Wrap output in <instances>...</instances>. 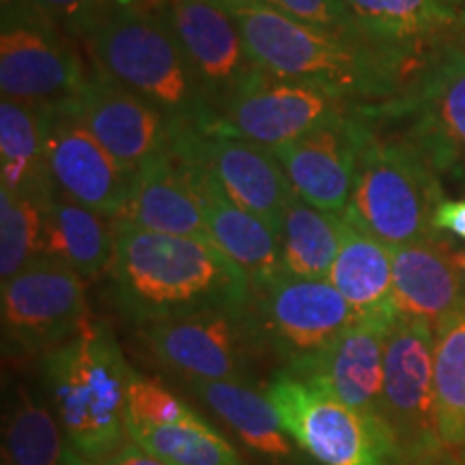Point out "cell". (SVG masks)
<instances>
[{
	"mask_svg": "<svg viewBox=\"0 0 465 465\" xmlns=\"http://www.w3.org/2000/svg\"><path fill=\"white\" fill-rule=\"evenodd\" d=\"M420 465H465L461 455H457L455 450L450 449H444L441 452H438V455L427 459V461L420 463Z\"/></svg>",
	"mask_w": 465,
	"mask_h": 465,
	"instance_id": "obj_38",
	"label": "cell"
},
{
	"mask_svg": "<svg viewBox=\"0 0 465 465\" xmlns=\"http://www.w3.org/2000/svg\"><path fill=\"white\" fill-rule=\"evenodd\" d=\"M45 155L61 194L106 218H119L132 174L116 164L67 102L45 104Z\"/></svg>",
	"mask_w": 465,
	"mask_h": 465,
	"instance_id": "obj_17",
	"label": "cell"
},
{
	"mask_svg": "<svg viewBox=\"0 0 465 465\" xmlns=\"http://www.w3.org/2000/svg\"><path fill=\"white\" fill-rule=\"evenodd\" d=\"M196 411L164 383L130 369L125 388V427L166 424L194 416Z\"/></svg>",
	"mask_w": 465,
	"mask_h": 465,
	"instance_id": "obj_33",
	"label": "cell"
},
{
	"mask_svg": "<svg viewBox=\"0 0 465 465\" xmlns=\"http://www.w3.org/2000/svg\"><path fill=\"white\" fill-rule=\"evenodd\" d=\"M192 168L212 242L242 267L252 289L267 287L282 276V250L276 232L259 216L232 203L212 173L199 164Z\"/></svg>",
	"mask_w": 465,
	"mask_h": 465,
	"instance_id": "obj_23",
	"label": "cell"
},
{
	"mask_svg": "<svg viewBox=\"0 0 465 465\" xmlns=\"http://www.w3.org/2000/svg\"><path fill=\"white\" fill-rule=\"evenodd\" d=\"M444 199L441 174L420 151L366 124L351 196L342 212L347 223L386 248L435 240L444 235L433 224Z\"/></svg>",
	"mask_w": 465,
	"mask_h": 465,
	"instance_id": "obj_5",
	"label": "cell"
},
{
	"mask_svg": "<svg viewBox=\"0 0 465 465\" xmlns=\"http://www.w3.org/2000/svg\"><path fill=\"white\" fill-rule=\"evenodd\" d=\"M80 465H162L155 461L153 457H149L147 452L138 449L134 441H127L124 449H119L113 455L106 459H100V461H83Z\"/></svg>",
	"mask_w": 465,
	"mask_h": 465,
	"instance_id": "obj_37",
	"label": "cell"
},
{
	"mask_svg": "<svg viewBox=\"0 0 465 465\" xmlns=\"http://www.w3.org/2000/svg\"><path fill=\"white\" fill-rule=\"evenodd\" d=\"M263 3L291 17H298L302 22L323 28V31L345 35V37L362 42L353 15L349 14L342 0H263Z\"/></svg>",
	"mask_w": 465,
	"mask_h": 465,
	"instance_id": "obj_35",
	"label": "cell"
},
{
	"mask_svg": "<svg viewBox=\"0 0 465 465\" xmlns=\"http://www.w3.org/2000/svg\"><path fill=\"white\" fill-rule=\"evenodd\" d=\"M388 250L394 302L401 315L422 319L433 330L465 315L463 257L449 235Z\"/></svg>",
	"mask_w": 465,
	"mask_h": 465,
	"instance_id": "obj_20",
	"label": "cell"
},
{
	"mask_svg": "<svg viewBox=\"0 0 465 465\" xmlns=\"http://www.w3.org/2000/svg\"><path fill=\"white\" fill-rule=\"evenodd\" d=\"M356 106L330 116L293 141L272 147L295 194L339 216L351 196L358 153L366 134V121Z\"/></svg>",
	"mask_w": 465,
	"mask_h": 465,
	"instance_id": "obj_18",
	"label": "cell"
},
{
	"mask_svg": "<svg viewBox=\"0 0 465 465\" xmlns=\"http://www.w3.org/2000/svg\"><path fill=\"white\" fill-rule=\"evenodd\" d=\"M196 399L232 429L250 450L284 461L293 455V441L282 429L274 405L254 386L235 381L185 383Z\"/></svg>",
	"mask_w": 465,
	"mask_h": 465,
	"instance_id": "obj_28",
	"label": "cell"
},
{
	"mask_svg": "<svg viewBox=\"0 0 465 465\" xmlns=\"http://www.w3.org/2000/svg\"><path fill=\"white\" fill-rule=\"evenodd\" d=\"M0 3H3V11H7V9L17 7V5L26 3V0H0Z\"/></svg>",
	"mask_w": 465,
	"mask_h": 465,
	"instance_id": "obj_40",
	"label": "cell"
},
{
	"mask_svg": "<svg viewBox=\"0 0 465 465\" xmlns=\"http://www.w3.org/2000/svg\"><path fill=\"white\" fill-rule=\"evenodd\" d=\"M67 104L116 164L130 174L171 143L174 127L171 116L95 65Z\"/></svg>",
	"mask_w": 465,
	"mask_h": 465,
	"instance_id": "obj_16",
	"label": "cell"
},
{
	"mask_svg": "<svg viewBox=\"0 0 465 465\" xmlns=\"http://www.w3.org/2000/svg\"><path fill=\"white\" fill-rule=\"evenodd\" d=\"M61 422L25 381L11 383L3 416V465H80Z\"/></svg>",
	"mask_w": 465,
	"mask_h": 465,
	"instance_id": "obj_26",
	"label": "cell"
},
{
	"mask_svg": "<svg viewBox=\"0 0 465 465\" xmlns=\"http://www.w3.org/2000/svg\"><path fill=\"white\" fill-rule=\"evenodd\" d=\"M39 14L74 37L84 39L113 11L119 0H28Z\"/></svg>",
	"mask_w": 465,
	"mask_h": 465,
	"instance_id": "obj_34",
	"label": "cell"
},
{
	"mask_svg": "<svg viewBox=\"0 0 465 465\" xmlns=\"http://www.w3.org/2000/svg\"><path fill=\"white\" fill-rule=\"evenodd\" d=\"M265 397L291 441L319 465H407L383 418L342 403L325 388L281 369L265 383Z\"/></svg>",
	"mask_w": 465,
	"mask_h": 465,
	"instance_id": "obj_7",
	"label": "cell"
},
{
	"mask_svg": "<svg viewBox=\"0 0 465 465\" xmlns=\"http://www.w3.org/2000/svg\"><path fill=\"white\" fill-rule=\"evenodd\" d=\"M124 3H132V0H124Z\"/></svg>",
	"mask_w": 465,
	"mask_h": 465,
	"instance_id": "obj_43",
	"label": "cell"
},
{
	"mask_svg": "<svg viewBox=\"0 0 465 465\" xmlns=\"http://www.w3.org/2000/svg\"><path fill=\"white\" fill-rule=\"evenodd\" d=\"M341 223L339 213L323 212L293 192L281 229L284 274L328 281L341 246Z\"/></svg>",
	"mask_w": 465,
	"mask_h": 465,
	"instance_id": "obj_29",
	"label": "cell"
},
{
	"mask_svg": "<svg viewBox=\"0 0 465 465\" xmlns=\"http://www.w3.org/2000/svg\"><path fill=\"white\" fill-rule=\"evenodd\" d=\"M207 108L216 110L259 72L223 0H162Z\"/></svg>",
	"mask_w": 465,
	"mask_h": 465,
	"instance_id": "obj_19",
	"label": "cell"
},
{
	"mask_svg": "<svg viewBox=\"0 0 465 465\" xmlns=\"http://www.w3.org/2000/svg\"><path fill=\"white\" fill-rule=\"evenodd\" d=\"M0 179L5 188L42 203L56 196L45 155L44 110L3 97L0 104Z\"/></svg>",
	"mask_w": 465,
	"mask_h": 465,
	"instance_id": "obj_24",
	"label": "cell"
},
{
	"mask_svg": "<svg viewBox=\"0 0 465 465\" xmlns=\"http://www.w3.org/2000/svg\"><path fill=\"white\" fill-rule=\"evenodd\" d=\"M356 110L375 132L410 143L449 177L465 164V45L433 56L397 95Z\"/></svg>",
	"mask_w": 465,
	"mask_h": 465,
	"instance_id": "obj_6",
	"label": "cell"
},
{
	"mask_svg": "<svg viewBox=\"0 0 465 465\" xmlns=\"http://www.w3.org/2000/svg\"><path fill=\"white\" fill-rule=\"evenodd\" d=\"M435 330L399 315L386 339L381 418L397 438L407 465H420L446 449L435 424Z\"/></svg>",
	"mask_w": 465,
	"mask_h": 465,
	"instance_id": "obj_11",
	"label": "cell"
},
{
	"mask_svg": "<svg viewBox=\"0 0 465 465\" xmlns=\"http://www.w3.org/2000/svg\"><path fill=\"white\" fill-rule=\"evenodd\" d=\"M114 304L138 328L207 311L246 308L252 284L213 242L113 220Z\"/></svg>",
	"mask_w": 465,
	"mask_h": 465,
	"instance_id": "obj_1",
	"label": "cell"
},
{
	"mask_svg": "<svg viewBox=\"0 0 465 465\" xmlns=\"http://www.w3.org/2000/svg\"><path fill=\"white\" fill-rule=\"evenodd\" d=\"M328 281L341 291L358 317L401 315L394 302L391 250L345 218L341 223L339 254Z\"/></svg>",
	"mask_w": 465,
	"mask_h": 465,
	"instance_id": "obj_25",
	"label": "cell"
},
{
	"mask_svg": "<svg viewBox=\"0 0 465 465\" xmlns=\"http://www.w3.org/2000/svg\"><path fill=\"white\" fill-rule=\"evenodd\" d=\"M223 5L240 26L254 65L267 74L325 86L351 104L383 102L403 89L391 63L360 39L323 31L263 0Z\"/></svg>",
	"mask_w": 465,
	"mask_h": 465,
	"instance_id": "obj_2",
	"label": "cell"
},
{
	"mask_svg": "<svg viewBox=\"0 0 465 465\" xmlns=\"http://www.w3.org/2000/svg\"><path fill=\"white\" fill-rule=\"evenodd\" d=\"M459 455H461V459H463V463H465V449H463V450H459Z\"/></svg>",
	"mask_w": 465,
	"mask_h": 465,
	"instance_id": "obj_41",
	"label": "cell"
},
{
	"mask_svg": "<svg viewBox=\"0 0 465 465\" xmlns=\"http://www.w3.org/2000/svg\"><path fill=\"white\" fill-rule=\"evenodd\" d=\"M141 341L153 362L183 383L235 381L257 388L265 360H272L250 304L144 325Z\"/></svg>",
	"mask_w": 465,
	"mask_h": 465,
	"instance_id": "obj_8",
	"label": "cell"
},
{
	"mask_svg": "<svg viewBox=\"0 0 465 465\" xmlns=\"http://www.w3.org/2000/svg\"><path fill=\"white\" fill-rule=\"evenodd\" d=\"M130 369L108 323L93 317L78 334L39 358L44 399L69 446L84 461L106 459L130 441L125 427Z\"/></svg>",
	"mask_w": 465,
	"mask_h": 465,
	"instance_id": "obj_3",
	"label": "cell"
},
{
	"mask_svg": "<svg viewBox=\"0 0 465 465\" xmlns=\"http://www.w3.org/2000/svg\"><path fill=\"white\" fill-rule=\"evenodd\" d=\"M449 179L452 183L457 185L459 188V192H463L465 194V164H461V166H457L455 171H452L450 174H449Z\"/></svg>",
	"mask_w": 465,
	"mask_h": 465,
	"instance_id": "obj_39",
	"label": "cell"
},
{
	"mask_svg": "<svg viewBox=\"0 0 465 465\" xmlns=\"http://www.w3.org/2000/svg\"><path fill=\"white\" fill-rule=\"evenodd\" d=\"M127 435L162 465H243L240 452L199 414L177 422L130 427Z\"/></svg>",
	"mask_w": 465,
	"mask_h": 465,
	"instance_id": "obj_30",
	"label": "cell"
},
{
	"mask_svg": "<svg viewBox=\"0 0 465 465\" xmlns=\"http://www.w3.org/2000/svg\"><path fill=\"white\" fill-rule=\"evenodd\" d=\"M360 37L407 80L441 52L465 45V0H342Z\"/></svg>",
	"mask_w": 465,
	"mask_h": 465,
	"instance_id": "obj_15",
	"label": "cell"
},
{
	"mask_svg": "<svg viewBox=\"0 0 465 465\" xmlns=\"http://www.w3.org/2000/svg\"><path fill=\"white\" fill-rule=\"evenodd\" d=\"M463 267H465V254H463Z\"/></svg>",
	"mask_w": 465,
	"mask_h": 465,
	"instance_id": "obj_42",
	"label": "cell"
},
{
	"mask_svg": "<svg viewBox=\"0 0 465 465\" xmlns=\"http://www.w3.org/2000/svg\"><path fill=\"white\" fill-rule=\"evenodd\" d=\"M114 220L147 231L212 242L194 168L168 144L132 173L127 203Z\"/></svg>",
	"mask_w": 465,
	"mask_h": 465,
	"instance_id": "obj_21",
	"label": "cell"
},
{
	"mask_svg": "<svg viewBox=\"0 0 465 465\" xmlns=\"http://www.w3.org/2000/svg\"><path fill=\"white\" fill-rule=\"evenodd\" d=\"M397 317H358L322 358L295 377L325 388L364 414L381 418L386 339Z\"/></svg>",
	"mask_w": 465,
	"mask_h": 465,
	"instance_id": "obj_22",
	"label": "cell"
},
{
	"mask_svg": "<svg viewBox=\"0 0 465 465\" xmlns=\"http://www.w3.org/2000/svg\"><path fill=\"white\" fill-rule=\"evenodd\" d=\"M435 424L441 444L465 449V315L435 330Z\"/></svg>",
	"mask_w": 465,
	"mask_h": 465,
	"instance_id": "obj_31",
	"label": "cell"
},
{
	"mask_svg": "<svg viewBox=\"0 0 465 465\" xmlns=\"http://www.w3.org/2000/svg\"><path fill=\"white\" fill-rule=\"evenodd\" d=\"M93 65L141 93L174 124H199L212 113L196 84L188 58L164 5H116L83 39Z\"/></svg>",
	"mask_w": 465,
	"mask_h": 465,
	"instance_id": "obj_4",
	"label": "cell"
},
{
	"mask_svg": "<svg viewBox=\"0 0 465 465\" xmlns=\"http://www.w3.org/2000/svg\"><path fill=\"white\" fill-rule=\"evenodd\" d=\"M45 207L0 185V276L14 278L45 254Z\"/></svg>",
	"mask_w": 465,
	"mask_h": 465,
	"instance_id": "obj_32",
	"label": "cell"
},
{
	"mask_svg": "<svg viewBox=\"0 0 465 465\" xmlns=\"http://www.w3.org/2000/svg\"><path fill=\"white\" fill-rule=\"evenodd\" d=\"M168 147L212 173L232 203L259 216L281 240L293 188L270 147L190 124H174Z\"/></svg>",
	"mask_w": 465,
	"mask_h": 465,
	"instance_id": "obj_14",
	"label": "cell"
},
{
	"mask_svg": "<svg viewBox=\"0 0 465 465\" xmlns=\"http://www.w3.org/2000/svg\"><path fill=\"white\" fill-rule=\"evenodd\" d=\"M250 311L272 360L293 375L322 358L358 322L332 282L289 274L252 289Z\"/></svg>",
	"mask_w": 465,
	"mask_h": 465,
	"instance_id": "obj_9",
	"label": "cell"
},
{
	"mask_svg": "<svg viewBox=\"0 0 465 465\" xmlns=\"http://www.w3.org/2000/svg\"><path fill=\"white\" fill-rule=\"evenodd\" d=\"M435 229L444 235H452L465 242V196L463 199H444L435 209Z\"/></svg>",
	"mask_w": 465,
	"mask_h": 465,
	"instance_id": "obj_36",
	"label": "cell"
},
{
	"mask_svg": "<svg viewBox=\"0 0 465 465\" xmlns=\"http://www.w3.org/2000/svg\"><path fill=\"white\" fill-rule=\"evenodd\" d=\"M5 356L33 360L91 322L84 278L54 257H39L3 282Z\"/></svg>",
	"mask_w": 465,
	"mask_h": 465,
	"instance_id": "obj_10",
	"label": "cell"
},
{
	"mask_svg": "<svg viewBox=\"0 0 465 465\" xmlns=\"http://www.w3.org/2000/svg\"><path fill=\"white\" fill-rule=\"evenodd\" d=\"M89 69L65 31L31 3L3 11L0 89L9 100L45 106L72 100Z\"/></svg>",
	"mask_w": 465,
	"mask_h": 465,
	"instance_id": "obj_13",
	"label": "cell"
},
{
	"mask_svg": "<svg viewBox=\"0 0 465 465\" xmlns=\"http://www.w3.org/2000/svg\"><path fill=\"white\" fill-rule=\"evenodd\" d=\"M351 106L356 104L325 86L281 78L259 69L212 114L194 125L272 149Z\"/></svg>",
	"mask_w": 465,
	"mask_h": 465,
	"instance_id": "obj_12",
	"label": "cell"
},
{
	"mask_svg": "<svg viewBox=\"0 0 465 465\" xmlns=\"http://www.w3.org/2000/svg\"><path fill=\"white\" fill-rule=\"evenodd\" d=\"M45 254L67 263L84 281L110 270L114 223L56 192L45 205Z\"/></svg>",
	"mask_w": 465,
	"mask_h": 465,
	"instance_id": "obj_27",
	"label": "cell"
}]
</instances>
